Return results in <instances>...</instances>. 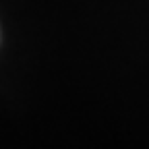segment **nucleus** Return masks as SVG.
Segmentation results:
<instances>
[]
</instances>
